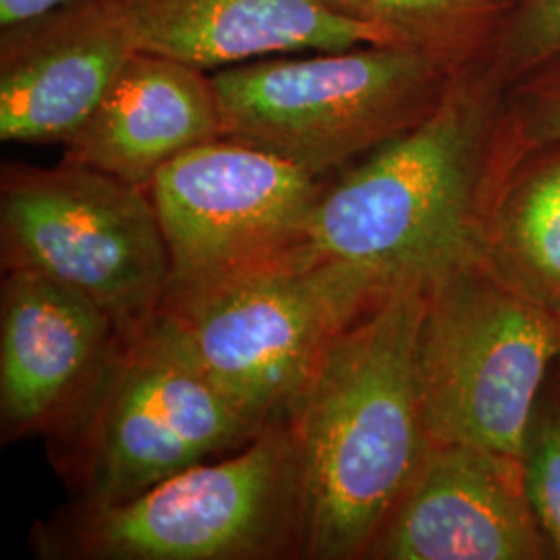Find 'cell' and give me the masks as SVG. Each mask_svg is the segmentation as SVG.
Returning <instances> with one entry per match:
<instances>
[{
    "instance_id": "5bb4252c",
    "label": "cell",
    "mask_w": 560,
    "mask_h": 560,
    "mask_svg": "<svg viewBox=\"0 0 560 560\" xmlns=\"http://www.w3.org/2000/svg\"><path fill=\"white\" fill-rule=\"evenodd\" d=\"M138 50L203 71L279 52H328L393 44L316 0H104ZM400 46V44H399Z\"/></svg>"
},
{
    "instance_id": "e0dca14e",
    "label": "cell",
    "mask_w": 560,
    "mask_h": 560,
    "mask_svg": "<svg viewBox=\"0 0 560 560\" xmlns=\"http://www.w3.org/2000/svg\"><path fill=\"white\" fill-rule=\"evenodd\" d=\"M560 143V55L506 90L497 166L506 168L525 152Z\"/></svg>"
},
{
    "instance_id": "52a82bcc",
    "label": "cell",
    "mask_w": 560,
    "mask_h": 560,
    "mask_svg": "<svg viewBox=\"0 0 560 560\" xmlns=\"http://www.w3.org/2000/svg\"><path fill=\"white\" fill-rule=\"evenodd\" d=\"M420 372L432 441L521 457L560 355V314L499 277L480 254L423 287Z\"/></svg>"
},
{
    "instance_id": "2e32d148",
    "label": "cell",
    "mask_w": 560,
    "mask_h": 560,
    "mask_svg": "<svg viewBox=\"0 0 560 560\" xmlns=\"http://www.w3.org/2000/svg\"><path fill=\"white\" fill-rule=\"evenodd\" d=\"M342 20L374 27L448 71L488 59L513 0H316Z\"/></svg>"
},
{
    "instance_id": "30bf717a",
    "label": "cell",
    "mask_w": 560,
    "mask_h": 560,
    "mask_svg": "<svg viewBox=\"0 0 560 560\" xmlns=\"http://www.w3.org/2000/svg\"><path fill=\"white\" fill-rule=\"evenodd\" d=\"M555 559L521 457L432 441L363 560Z\"/></svg>"
},
{
    "instance_id": "277c9868",
    "label": "cell",
    "mask_w": 560,
    "mask_h": 560,
    "mask_svg": "<svg viewBox=\"0 0 560 560\" xmlns=\"http://www.w3.org/2000/svg\"><path fill=\"white\" fill-rule=\"evenodd\" d=\"M50 560L303 559L305 497L300 451L268 423L240 451L203 460L115 504L71 502L32 529Z\"/></svg>"
},
{
    "instance_id": "ba28073f",
    "label": "cell",
    "mask_w": 560,
    "mask_h": 560,
    "mask_svg": "<svg viewBox=\"0 0 560 560\" xmlns=\"http://www.w3.org/2000/svg\"><path fill=\"white\" fill-rule=\"evenodd\" d=\"M4 270H30L96 303L131 337L159 314L171 254L148 189L81 162L4 164Z\"/></svg>"
},
{
    "instance_id": "44dd1931",
    "label": "cell",
    "mask_w": 560,
    "mask_h": 560,
    "mask_svg": "<svg viewBox=\"0 0 560 560\" xmlns=\"http://www.w3.org/2000/svg\"><path fill=\"white\" fill-rule=\"evenodd\" d=\"M557 372H559V374H560V355H559V361H557Z\"/></svg>"
},
{
    "instance_id": "9c48e42d",
    "label": "cell",
    "mask_w": 560,
    "mask_h": 560,
    "mask_svg": "<svg viewBox=\"0 0 560 560\" xmlns=\"http://www.w3.org/2000/svg\"><path fill=\"white\" fill-rule=\"evenodd\" d=\"M326 183L233 138L206 141L168 162L148 187L171 254L166 289L301 243Z\"/></svg>"
},
{
    "instance_id": "ffe728a7",
    "label": "cell",
    "mask_w": 560,
    "mask_h": 560,
    "mask_svg": "<svg viewBox=\"0 0 560 560\" xmlns=\"http://www.w3.org/2000/svg\"><path fill=\"white\" fill-rule=\"evenodd\" d=\"M62 0H0V27L34 18Z\"/></svg>"
},
{
    "instance_id": "6da1fadb",
    "label": "cell",
    "mask_w": 560,
    "mask_h": 560,
    "mask_svg": "<svg viewBox=\"0 0 560 560\" xmlns=\"http://www.w3.org/2000/svg\"><path fill=\"white\" fill-rule=\"evenodd\" d=\"M423 287L399 284L351 322L284 416L303 471V559L363 560L432 446Z\"/></svg>"
},
{
    "instance_id": "4fadbf2b",
    "label": "cell",
    "mask_w": 560,
    "mask_h": 560,
    "mask_svg": "<svg viewBox=\"0 0 560 560\" xmlns=\"http://www.w3.org/2000/svg\"><path fill=\"white\" fill-rule=\"evenodd\" d=\"M219 138L224 131L212 73L138 50L65 143V159L148 189L162 166Z\"/></svg>"
},
{
    "instance_id": "8992f818",
    "label": "cell",
    "mask_w": 560,
    "mask_h": 560,
    "mask_svg": "<svg viewBox=\"0 0 560 560\" xmlns=\"http://www.w3.org/2000/svg\"><path fill=\"white\" fill-rule=\"evenodd\" d=\"M453 71L399 44L305 59H256L212 71L224 138L330 179L418 127Z\"/></svg>"
},
{
    "instance_id": "7402d4cb",
    "label": "cell",
    "mask_w": 560,
    "mask_h": 560,
    "mask_svg": "<svg viewBox=\"0 0 560 560\" xmlns=\"http://www.w3.org/2000/svg\"><path fill=\"white\" fill-rule=\"evenodd\" d=\"M513 2H515V0H513Z\"/></svg>"
},
{
    "instance_id": "3957f363",
    "label": "cell",
    "mask_w": 560,
    "mask_h": 560,
    "mask_svg": "<svg viewBox=\"0 0 560 560\" xmlns=\"http://www.w3.org/2000/svg\"><path fill=\"white\" fill-rule=\"evenodd\" d=\"M393 289L301 241L166 289L156 316L252 420L268 425L284 420L340 332Z\"/></svg>"
},
{
    "instance_id": "7a4b0ae2",
    "label": "cell",
    "mask_w": 560,
    "mask_h": 560,
    "mask_svg": "<svg viewBox=\"0 0 560 560\" xmlns=\"http://www.w3.org/2000/svg\"><path fill=\"white\" fill-rule=\"evenodd\" d=\"M506 90L490 59L457 71L428 119L328 179L303 241L393 287L478 256Z\"/></svg>"
},
{
    "instance_id": "8fae6325",
    "label": "cell",
    "mask_w": 560,
    "mask_h": 560,
    "mask_svg": "<svg viewBox=\"0 0 560 560\" xmlns=\"http://www.w3.org/2000/svg\"><path fill=\"white\" fill-rule=\"evenodd\" d=\"M122 335L96 303L30 270L0 291L2 442L57 439L96 393Z\"/></svg>"
},
{
    "instance_id": "5b68a950",
    "label": "cell",
    "mask_w": 560,
    "mask_h": 560,
    "mask_svg": "<svg viewBox=\"0 0 560 560\" xmlns=\"http://www.w3.org/2000/svg\"><path fill=\"white\" fill-rule=\"evenodd\" d=\"M264 428L154 316L122 337L101 386L48 451L73 502L115 504L240 451Z\"/></svg>"
},
{
    "instance_id": "ac0fdd59",
    "label": "cell",
    "mask_w": 560,
    "mask_h": 560,
    "mask_svg": "<svg viewBox=\"0 0 560 560\" xmlns=\"http://www.w3.org/2000/svg\"><path fill=\"white\" fill-rule=\"evenodd\" d=\"M521 463L541 532L560 560V374L555 368L527 425Z\"/></svg>"
},
{
    "instance_id": "9a60e30c",
    "label": "cell",
    "mask_w": 560,
    "mask_h": 560,
    "mask_svg": "<svg viewBox=\"0 0 560 560\" xmlns=\"http://www.w3.org/2000/svg\"><path fill=\"white\" fill-rule=\"evenodd\" d=\"M480 258L521 293L560 314V143L529 150L494 173Z\"/></svg>"
},
{
    "instance_id": "7c38bea8",
    "label": "cell",
    "mask_w": 560,
    "mask_h": 560,
    "mask_svg": "<svg viewBox=\"0 0 560 560\" xmlns=\"http://www.w3.org/2000/svg\"><path fill=\"white\" fill-rule=\"evenodd\" d=\"M133 52L104 0H62L0 27V140L65 145Z\"/></svg>"
},
{
    "instance_id": "d6986e66",
    "label": "cell",
    "mask_w": 560,
    "mask_h": 560,
    "mask_svg": "<svg viewBox=\"0 0 560 560\" xmlns=\"http://www.w3.org/2000/svg\"><path fill=\"white\" fill-rule=\"evenodd\" d=\"M559 55L560 0H515L488 59L511 88Z\"/></svg>"
}]
</instances>
